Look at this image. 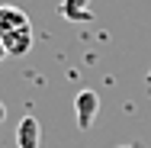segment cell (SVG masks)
Returning a JSON list of instances; mask_svg holds the SVG:
<instances>
[{"mask_svg":"<svg viewBox=\"0 0 151 148\" xmlns=\"http://www.w3.org/2000/svg\"><path fill=\"white\" fill-rule=\"evenodd\" d=\"M96 113H100V93H96V90H81V93L74 97V116H77V129H81V132H90Z\"/></svg>","mask_w":151,"mask_h":148,"instance_id":"obj_1","label":"cell"},{"mask_svg":"<svg viewBox=\"0 0 151 148\" xmlns=\"http://www.w3.org/2000/svg\"><path fill=\"white\" fill-rule=\"evenodd\" d=\"M29 16H26V10H19V6H13V3H3L0 6V35H6V32H16V29H29Z\"/></svg>","mask_w":151,"mask_h":148,"instance_id":"obj_2","label":"cell"},{"mask_svg":"<svg viewBox=\"0 0 151 148\" xmlns=\"http://www.w3.org/2000/svg\"><path fill=\"white\" fill-rule=\"evenodd\" d=\"M42 142V126L35 116H23L16 126V148H39Z\"/></svg>","mask_w":151,"mask_h":148,"instance_id":"obj_3","label":"cell"},{"mask_svg":"<svg viewBox=\"0 0 151 148\" xmlns=\"http://www.w3.org/2000/svg\"><path fill=\"white\" fill-rule=\"evenodd\" d=\"M0 39H3V48H6V55H13V58H23V55H29V48H32V26H29V29L6 32V35H0Z\"/></svg>","mask_w":151,"mask_h":148,"instance_id":"obj_4","label":"cell"},{"mask_svg":"<svg viewBox=\"0 0 151 148\" xmlns=\"http://www.w3.org/2000/svg\"><path fill=\"white\" fill-rule=\"evenodd\" d=\"M61 16L71 19V23H90L93 19V10H90V0H61Z\"/></svg>","mask_w":151,"mask_h":148,"instance_id":"obj_5","label":"cell"},{"mask_svg":"<svg viewBox=\"0 0 151 148\" xmlns=\"http://www.w3.org/2000/svg\"><path fill=\"white\" fill-rule=\"evenodd\" d=\"M3 58H10V55H6V48H3V39H0V61Z\"/></svg>","mask_w":151,"mask_h":148,"instance_id":"obj_6","label":"cell"},{"mask_svg":"<svg viewBox=\"0 0 151 148\" xmlns=\"http://www.w3.org/2000/svg\"><path fill=\"white\" fill-rule=\"evenodd\" d=\"M3 116H6V106H3V103H0V122H3Z\"/></svg>","mask_w":151,"mask_h":148,"instance_id":"obj_7","label":"cell"},{"mask_svg":"<svg viewBox=\"0 0 151 148\" xmlns=\"http://www.w3.org/2000/svg\"><path fill=\"white\" fill-rule=\"evenodd\" d=\"M148 90H151V71H148Z\"/></svg>","mask_w":151,"mask_h":148,"instance_id":"obj_8","label":"cell"},{"mask_svg":"<svg viewBox=\"0 0 151 148\" xmlns=\"http://www.w3.org/2000/svg\"><path fill=\"white\" fill-rule=\"evenodd\" d=\"M122 148H135V145H122Z\"/></svg>","mask_w":151,"mask_h":148,"instance_id":"obj_9","label":"cell"}]
</instances>
